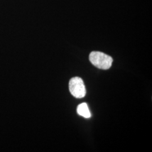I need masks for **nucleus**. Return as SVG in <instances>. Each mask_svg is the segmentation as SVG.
<instances>
[{"mask_svg":"<svg viewBox=\"0 0 152 152\" xmlns=\"http://www.w3.org/2000/svg\"><path fill=\"white\" fill-rule=\"evenodd\" d=\"M77 112L79 115H81L86 118H88L91 117V113L89 110V109L88 108L87 104L85 103L80 104L77 107Z\"/></svg>","mask_w":152,"mask_h":152,"instance_id":"obj_3","label":"nucleus"},{"mask_svg":"<svg viewBox=\"0 0 152 152\" xmlns=\"http://www.w3.org/2000/svg\"><path fill=\"white\" fill-rule=\"evenodd\" d=\"M69 88L71 94L76 98H84L86 94V90L82 78L75 77L71 79L69 82Z\"/></svg>","mask_w":152,"mask_h":152,"instance_id":"obj_2","label":"nucleus"},{"mask_svg":"<svg viewBox=\"0 0 152 152\" xmlns=\"http://www.w3.org/2000/svg\"><path fill=\"white\" fill-rule=\"evenodd\" d=\"M89 60L93 65L101 69H108L113 63L109 55L99 51H92L89 55Z\"/></svg>","mask_w":152,"mask_h":152,"instance_id":"obj_1","label":"nucleus"}]
</instances>
